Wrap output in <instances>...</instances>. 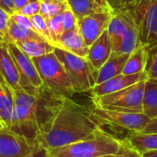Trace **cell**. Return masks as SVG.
<instances>
[{
	"mask_svg": "<svg viewBox=\"0 0 157 157\" xmlns=\"http://www.w3.org/2000/svg\"><path fill=\"white\" fill-rule=\"evenodd\" d=\"M101 128L91 109L71 98L56 97L38 142L48 151L83 140Z\"/></svg>",
	"mask_w": 157,
	"mask_h": 157,
	"instance_id": "obj_1",
	"label": "cell"
},
{
	"mask_svg": "<svg viewBox=\"0 0 157 157\" xmlns=\"http://www.w3.org/2000/svg\"><path fill=\"white\" fill-rule=\"evenodd\" d=\"M13 122L10 129L33 141H38L42 128L46 122L56 96L44 87L37 95L24 91H14Z\"/></svg>",
	"mask_w": 157,
	"mask_h": 157,
	"instance_id": "obj_2",
	"label": "cell"
},
{
	"mask_svg": "<svg viewBox=\"0 0 157 157\" xmlns=\"http://www.w3.org/2000/svg\"><path fill=\"white\" fill-rule=\"evenodd\" d=\"M120 140L105 132L102 128L93 135L62 147L48 150V157H98L115 154Z\"/></svg>",
	"mask_w": 157,
	"mask_h": 157,
	"instance_id": "obj_3",
	"label": "cell"
},
{
	"mask_svg": "<svg viewBox=\"0 0 157 157\" xmlns=\"http://www.w3.org/2000/svg\"><path fill=\"white\" fill-rule=\"evenodd\" d=\"M113 9L128 11L134 19L140 45L157 44V0H119Z\"/></svg>",
	"mask_w": 157,
	"mask_h": 157,
	"instance_id": "obj_4",
	"label": "cell"
},
{
	"mask_svg": "<svg viewBox=\"0 0 157 157\" xmlns=\"http://www.w3.org/2000/svg\"><path fill=\"white\" fill-rule=\"evenodd\" d=\"M44 88L56 97L71 98L75 94L67 70L54 52L33 58Z\"/></svg>",
	"mask_w": 157,
	"mask_h": 157,
	"instance_id": "obj_5",
	"label": "cell"
},
{
	"mask_svg": "<svg viewBox=\"0 0 157 157\" xmlns=\"http://www.w3.org/2000/svg\"><path fill=\"white\" fill-rule=\"evenodd\" d=\"M54 53L65 67L75 94L89 92L95 86V71L86 57L78 56L59 47H55Z\"/></svg>",
	"mask_w": 157,
	"mask_h": 157,
	"instance_id": "obj_6",
	"label": "cell"
},
{
	"mask_svg": "<svg viewBox=\"0 0 157 157\" xmlns=\"http://www.w3.org/2000/svg\"><path fill=\"white\" fill-rule=\"evenodd\" d=\"M145 82L146 81H142L117 92L93 97L94 105L110 110L143 113Z\"/></svg>",
	"mask_w": 157,
	"mask_h": 157,
	"instance_id": "obj_7",
	"label": "cell"
},
{
	"mask_svg": "<svg viewBox=\"0 0 157 157\" xmlns=\"http://www.w3.org/2000/svg\"><path fill=\"white\" fill-rule=\"evenodd\" d=\"M0 157H48L38 142L4 127L0 130Z\"/></svg>",
	"mask_w": 157,
	"mask_h": 157,
	"instance_id": "obj_8",
	"label": "cell"
},
{
	"mask_svg": "<svg viewBox=\"0 0 157 157\" xmlns=\"http://www.w3.org/2000/svg\"><path fill=\"white\" fill-rule=\"evenodd\" d=\"M93 117L101 125H110L121 128L129 132H138L143 130L150 117L144 113H130L117 110H110L94 105L91 109Z\"/></svg>",
	"mask_w": 157,
	"mask_h": 157,
	"instance_id": "obj_9",
	"label": "cell"
},
{
	"mask_svg": "<svg viewBox=\"0 0 157 157\" xmlns=\"http://www.w3.org/2000/svg\"><path fill=\"white\" fill-rule=\"evenodd\" d=\"M111 17L112 13L101 11L78 20V31L88 47H90L107 29Z\"/></svg>",
	"mask_w": 157,
	"mask_h": 157,
	"instance_id": "obj_10",
	"label": "cell"
},
{
	"mask_svg": "<svg viewBox=\"0 0 157 157\" xmlns=\"http://www.w3.org/2000/svg\"><path fill=\"white\" fill-rule=\"evenodd\" d=\"M20 81L21 75L9 51L8 44L0 42V84L6 90L22 91Z\"/></svg>",
	"mask_w": 157,
	"mask_h": 157,
	"instance_id": "obj_11",
	"label": "cell"
},
{
	"mask_svg": "<svg viewBox=\"0 0 157 157\" xmlns=\"http://www.w3.org/2000/svg\"><path fill=\"white\" fill-rule=\"evenodd\" d=\"M142 81H147V75L145 71L132 75H126L122 73L111 78L110 80L105 81L103 83L96 84L90 92L93 97H99L117 92Z\"/></svg>",
	"mask_w": 157,
	"mask_h": 157,
	"instance_id": "obj_12",
	"label": "cell"
},
{
	"mask_svg": "<svg viewBox=\"0 0 157 157\" xmlns=\"http://www.w3.org/2000/svg\"><path fill=\"white\" fill-rule=\"evenodd\" d=\"M112 54V45L107 30H105L100 37L89 47L86 58L91 66L96 71L110 57Z\"/></svg>",
	"mask_w": 157,
	"mask_h": 157,
	"instance_id": "obj_13",
	"label": "cell"
},
{
	"mask_svg": "<svg viewBox=\"0 0 157 157\" xmlns=\"http://www.w3.org/2000/svg\"><path fill=\"white\" fill-rule=\"evenodd\" d=\"M129 55L130 54H119L112 52L107 61L94 73L95 85L103 83L113 77L122 74Z\"/></svg>",
	"mask_w": 157,
	"mask_h": 157,
	"instance_id": "obj_14",
	"label": "cell"
},
{
	"mask_svg": "<svg viewBox=\"0 0 157 157\" xmlns=\"http://www.w3.org/2000/svg\"><path fill=\"white\" fill-rule=\"evenodd\" d=\"M56 47L82 57H86L89 51V47L86 45L78 28L64 32Z\"/></svg>",
	"mask_w": 157,
	"mask_h": 157,
	"instance_id": "obj_15",
	"label": "cell"
},
{
	"mask_svg": "<svg viewBox=\"0 0 157 157\" xmlns=\"http://www.w3.org/2000/svg\"><path fill=\"white\" fill-rule=\"evenodd\" d=\"M15 44L28 55L31 58L38 57L54 52L55 45L45 40H25L15 43Z\"/></svg>",
	"mask_w": 157,
	"mask_h": 157,
	"instance_id": "obj_16",
	"label": "cell"
},
{
	"mask_svg": "<svg viewBox=\"0 0 157 157\" xmlns=\"http://www.w3.org/2000/svg\"><path fill=\"white\" fill-rule=\"evenodd\" d=\"M14 98L13 91L6 90L0 84V121L9 128H11L13 122Z\"/></svg>",
	"mask_w": 157,
	"mask_h": 157,
	"instance_id": "obj_17",
	"label": "cell"
},
{
	"mask_svg": "<svg viewBox=\"0 0 157 157\" xmlns=\"http://www.w3.org/2000/svg\"><path fill=\"white\" fill-rule=\"evenodd\" d=\"M126 140L140 153L157 150V133L129 132Z\"/></svg>",
	"mask_w": 157,
	"mask_h": 157,
	"instance_id": "obj_18",
	"label": "cell"
},
{
	"mask_svg": "<svg viewBox=\"0 0 157 157\" xmlns=\"http://www.w3.org/2000/svg\"><path fill=\"white\" fill-rule=\"evenodd\" d=\"M147 61V46L140 45L130 53L123 69V74L132 75L144 72Z\"/></svg>",
	"mask_w": 157,
	"mask_h": 157,
	"instance_id": "obj_19",
	"label": "cell"
},
{
	"mask_svg": "<svg viewBox=\"0 0 157 157\" xmlns=\"http://www.w3.org/2000/svg\"><path fill=\"white\" fill-rule=\"evenodd\" d=\"M128 27V22L126 19L118 12L113 11L111 20L107 26V32L110 37L112 52H115L120 43L121 37Z\"/></svg>",
	"mask_w": 157,
	"mask_h": 157,
	"instance_id": "obj_20",
	"label": "cell"
},
{
	"mask_svg": "<svg viewBox=\"0 0 157 157\" xmlns=\"http://www.w3.org/2000/svg\"><path fill=\"white\" fill-rule=\"evenodd\" d=\"M68 9L74 13L78 20L96 12L104 11L94 0H66Z\"/></svg>",
	"mask_w": 157,
	"mask_h": 157,
	"instance_id": "obj_21",
	"label": "cell"
},
{
	"mask_svg": "<svg viewBox=\"0 0 157 157\" xmlns=\"http://www.w3.org/2000/svg\"><path fill=\"white\" fill-rule=\"evenodd\" d=\"M45 40L39 33H37L34 30H30L26 28H22L16 24L14 21L10 20L9 31H8V38L5 43H17L25 40ZM46 41V40H45Z\"/></svg>",
	"mask_w": 157,
	"mask_h": 157,
	"instance_id": "obj_22",
	"label": "cell"
},
{
	"mask_svg": "<svg viewBox=\"0 0 157 157\" xmlns=\"http://www.w3.org/2000/svg\"><path fill=\"white\" fill-rule=\"evenodd\" d=\"M143 113L150 118L157 117V82L151 81L145 82Z\"/></svg>",
	"mask_w": 157,
	"mask_h": 157,
	"instance_id": "obj_23",
	"label": "cell"
},
{
	"mask_svg": "<svg viewBox=\"0 0 157 157\" xmlns=\"http://www.w3.org/2000/svg\"><path fill=\"white\" fill-rule=\"evenodd\" d=\"M144 71L147 75V81L157 82V44L147 46V61Z\"/></svg>",
	"mask_w": 157,
	"mask_h": 157,
	"instance_id": "obj_24",
	"label": "cell"
},
{
	"mask_svg": "<svg viewBox=\"0 0 157 157\" xmlns=\"http://www.w3.org/2000/svg\"><path fill=\"white\" fill-rule=\"evenodd\" d=\"M47 27L51 35L52 43L55 46H56L60 37L62 36L64 30V12L56 15L50 19L46 20Z\"/></svg>",
	"mask_w": 157,
	"mask_h": 157,
	"instance_id": "obj_25",
	"label": "cell"
},
{
	"mask_svg": "<svg viewBox=\"0 0 157 157\" xmlns=\"http://www.w3.org/2000/svg\"><path fill=\"white\" fill-rule=\"evenodd\" d=\"M67 9H68L67 1H43L41 2L40 14L47 20L64 12Z\"/></svg>",
	"mask_w": 157,
	"mask_h": 157,
	"instance_id": "obj_26",
	"label": "cell"
},
{
	"mask_svg": "<svg viewBox=\"0 0 157 157\" xmlns=\"http://www.w3.org/2000/svg\"><path fill=\"white\" fill-rule=\"evenodd\" d=\"M31 21L33 23V30L37 33H39L43 38H44L46 41H48L49 43H51L53 44L51 35H50V33H49V30L47 27L46 20L39 13V14H36V15L31 17Z\"/></svg>",
	"mask_w": 157,
	"mask_h": 157,
	"instance_id": "obj_27",
	"label": "cell"
},
{
	"mask_svg": "<svg viewBox=\"0 0 157 157\" xmlns=\"http://www.w3.org/2000/svg\"><path fill=\"white\" fill-rule=\"evenodd\" d=\"M114 157H142V154L126 139L120 140V146Z\"/></svg>",
	"mask_w": 157,
	"mask_h": 157,
	"instance_id": "obj_28",
	"label": "cell"
},
{
	"mask_svg": "<svg viewBox=\"0 0 157 157\" xmlns=\"http://www.w3.org/2000/svg\"><path fill=\"white\" fill-rule=\"evenodd\" d=\"M10 17V14L0 7V40L2 42H6L8 38Z\"/></svg>",
	"mask_w": 157,
	"mask_h": 157,
	"instance_id": "obj_29",
	"label": "cell"
},
{
	"mask_svg": "<svg viewBox=\"0 0 157 157\" xmlns=\"http://www.w3.org/2000/svg\"><path fill=\"white\" fill-rule=\"evenodd\" d=\"M10 20L12 21H14L16 24H18L19 26H21V27H22V28L33 30V23H32L31 18L22 15V14L20 13L19 11H14L12 14H10Z\"/></svg>",
	"mask_w": 157,
	"mask_h": 157,
	"instance_id": "obj_30",
	"label": "cell"
},
{
	"mask_svg": "<svg viewBox=\"0 0 157 157\" xmlns=\"http://www.w3.org/2000/svg\"><path fill=\"white\" fill-rule=\"evenodd\" d=\"M78 28V19L74 15V13L69 10L67 9L64 11V30L70 31Z\"/></svg>",
	"mask_w": 157,
	"mask_h": 157,
	"instance_id": "obj_31",
	"label": "cell"
},
{
	"mask_svg": "<svg viewBox=\"0 0 157 157\" xmlns=\"http://www.w3.org/2000/svg\"><path fill=\"white\" fill-rule=\"evenodd\" d=\"M40 10H41V1L39 0H36V1H33L28 5H26L25 7H23L21 10H19L20 13H21L24 16H27L29 18L39 14L40 13Z\"/></svg>",
	"mask_w": 157,
	"mask_h": 157,
	"instance_id": "obj_32",
	"label": "cell"
},
{
	"mask_svg": "<svg viewBox=\"0 0 157 157\" xmlns=\"http://www.w3.org/2000/svg\"><path fill=\"white\" fill-rule=\"evenodd\" d=\"M0 7L12 14L14 12V0H0Z\"/></svg>",
	"mask_w": 157,
	"mask_h": 157,
	"instance_id": "obj_33",
	"label": "cell"
},
{
	"mask_svg": "<svg viewBox=\"0 0 157 157\" xmlns=\"http://www.w3.org/2000/svg\"><path fill=\"white\" fill-rule=\"evenodd\" d=\"M94 1L97 3V5H98L104 11L113 13L114 9H113V6L109 3V0H94Z\"/></svg>",
	"mask_w": 157,
	"mask_h": 157,
	"instance_id": "obj_34",
	"label": "cell"
},
{
	"mask_svg": "<svg viewBox=\"0 0 157 157\" xmlns=\"http://www.w3.org/2000/svg\"><path fill=\"white\" fill-rule=\"evenodd\" d=\"M36 1V0H14V11H19L26 5Z\"/></svg>",
	"mask_w": 157,
	"mask_h": 157,
	"instance_id": "obj_35",
	"label": "cell"
},
{
	"mask_svg": "<svg viewBox=\"0 0 157 157\" xmlns=\"http://www.w3.org/2000/svg\"><path fill=\"white\" fill-rule=\"evenodd\" d=\"M141 154H142V157H157V150L145 151Z\"/></svg>",
	"mask_w": 157,
	"mask_h": 157,
	"instance_id": "obj_36",
	"label": "cell"
},
{
	"mask_svg": "<svg viewBox=\"0 0 157 157\" xmlns=\"http://www.w3.org/2000/svg\"><path fill=\"white\" fill-rule=\"evenodd\" d=\"M39 1H66V0H39Z\"/></svg>",
	"mask_w": 157,
	"mask_h": 157,
	"instance_id": "obj_37",
	"label": "cell"
},
{
	"mask_svg": "<svg viewBox=\"0 0 157 157\" xmlns=\"http://www.w3.org/2000/svg\"><path fill=\"white\" fill-rule=\"evenodd\" d=\"M115 154H108V155H103V156H98V157H114Z\"/></svg>",
	"mask_w": 157,
	"mask_h": 157,
	"instance_id": "obj_38",
	"label": "cell"
},
{
	"mask_svg": "<svg viewBox=\"0 0 157 157\" xmlns=\"http://www.w3.org/2000/svg\"><path fill=\"white\" fill-rule=\"evenodd\" d=\"M4 127H5V126L3 125V123H2L1 121H0V130H1V129H2V128H4Z\"/></svg>",
	"mask_w": 157,
	"mask_h": 157,
	"instance_id": "obj_39",
	"label": "cell"
},
{
	"mask_svg": "<svg viewBox=\"0 0 157 157\" xmlns=\"http://www.w3.org/2000/svg\"><path fill=\"white\" fill-rule=\"evenodd\" d=\"M0 42H2V41H1V40H0Z\"/></svg>",
	"mask_w": 157,
	"mask_h": 157,
	"instance_id": "obj_40",
	"label": "cell"
}]
</instances>
